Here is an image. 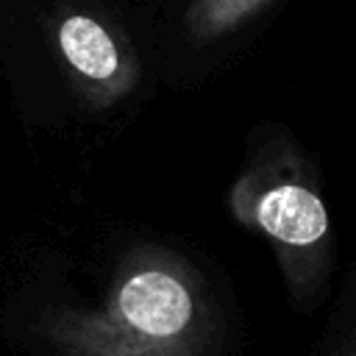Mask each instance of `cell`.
<instances>
[{"mask_svg":"<svg viewBox=\"0 0 356 356\" xmlns=\"http://www.w3.org/2000/svg\"><path fill=\"white\" fill-rule=\"evenodd\" d=\"M36 337L58 356H211L217 312L184 256L145 245L120 261L95 306L50 309Z\"/></svg>","mask_w":356,"mask_h":356,"instance_id":"6da1fadb","label":"cell"},{"mask_svg":"<svg viewBox=\"0 0 356 356\" xmlns=\"http://www.w3.org/2000/svg\"><path fill=\"white\" fill-rule=\"evenodd\" d=\"M295 159H267L253 164L231 189L234 217L270 239L295 284L320 273L328 253L331 225L317 189L295 170Z\"/></svg>","mask_w":356,"mask_h":356,"instance_id":"7a4b0ae2","label":"cell"},{"mask_svg":"<svg viewBox=\"0 0 356 356\" xmlns=\"http://www.w3.org/2000/svg\"><path fill=\"white\" fill-rule=\"evenodd\" d=\"M56 47L92 106L122 100L139 81V67L120 36L95 14L67 11L56 22Z\"/></svg>","mask_w":356,"mask_h":356,"instance_id":"3957f363","label":"cell"},{"mask_svg":"<svg viewBox=\"0 0 356 356\" xmlns=\"http://www.w3.org/2000/svg\"><path fill=\"white\" fill-rule=\"evenodd\" d=\"M270 3L273 0H192L184 14L186 36L197 44L217 42L261 14Z\"/></svg>","mask_w":356,"mask_h":356,"instance_id":"277c9868","label":"cell"},{"mask_svg":"<svg viewBox=\"0 0 356 356\" xmlns=\"http://www.w3.org/2000/svg\"><path fill=\"white\" fill-rule=\"evenodd\" d=\"M345 356H356V345H353V348H350V350H348Z\"/></svg>","mask_w":356,"mask_h":356,"instance_id":"5b68a950","label":"cell"}]
</instances>
